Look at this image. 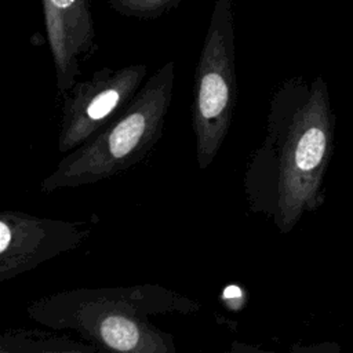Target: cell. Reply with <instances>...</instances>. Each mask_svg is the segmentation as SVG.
<instances>
[{"instance_id": "obj_1", "label": "cell", "mask_w": 353, "mask_h": 353, "mask_svg": "<svg viewBox=\"0 0 353 353\" xmlns=\"http://www.w3.org/2000/svg\"><path fill=\"white\" fill-rule=\"evenodd\" d=\"M331 142L324 88L296 83L280 87L270 99L265 135L251 153L243 192L248 208L288 233L319 201Z\"/></svg>"}, {"instance_id": "obj_2", "label": "cell", "mask_w": 353, "mask_h": 353, "mask_svg": "<svg viewBox=\"0 0 353 353\" xmlns=\"http://www.w3.org/2000/svg\"><path fill=\"white\" fill-rule=\"evenodd\" d=\"M201 305L160 284L77 287L44 295L26 307L30 320L58 331H73L99 350L175 353L174 335L152 317L190 314Z\"/></svg>"}, {"instance_id": "obj_5", "label": "cell", "mask_w": 353, "mask_h": 353, "mask_svg": "<svg viewBox=\"0 0 353 353\" xmlns=\"http://www.w3.org/2000/svg\"><path fill=\"white\" fill-rule=\"evenodd\" d=\"M146 76L145 65L120 69L102 68L84 81H76L62 98L58 137L59 153H69L83 145L134 99Z\"/></svg>"}, {"instance_id": "obj_4", "label": "cell", "mask_w": 353, "mask_h": 353, "mask_svg": "<svg viewBox=\"0 0 353 353\" xmlns=\"http://www.w3.org/2000/svg\"><path fill=\"white\" fill-rule=\"evenodd\" d=\"M237 102L234 34L230 0H218L194 73L192 124L200 170L216 157Z\"/></svg>"}, {"instance_id": "obj_8", "label": "cell", "mask_w": 353, "mask_h": 353, "mask_svg": "<svg viewBox=\"0 0 353 353\" xmlns=\"http://www.w3.org/2000/svg\"><path fill=\"white\" fill-rule=\"evenodd\" d=\"M98 350L97 346L74 341L58 330L11 328L0 335L1 353H94Z\"/></svg>"}, {"instance_id": "obj_7", "label": "cell", "mask_w": 353, "mask_h": 353, "mask_svg": "<svg viewBox=\"0 0 353 353\" xmlns=\"http://www.w3.org/2000/svg\"><path fill=\"white\" fill-rule=\"evenodd\" d=\"M48 41L55 65L58 95L77 81L80 59L92 47V22L85 0H43Z\"/></svg>"}, {"instance_id": "obj_3", "label": "cell", "mask_w": 353, "mask_h": 353, "mask_svg": "<svg viewBox=\"0 0 353 353\" xmlns=\"http://www.w3.org/2000/svg\"><path fill=\"white\" fill-rule=\"evenodd\" d=\"M174 81V62H167L143 83L117 117L65 154L41 181V192L94 185L139 164L163 135Z\"/></svg>"}, {"instance_id": "obj_6", "label": "cell", "mask_w": 353, "mask_h": 353, "mask_svg": "<svg viewBox=\"0 0 353 353\" xmlns=\"http://www.w3.org/2000/svg\"><path fill=\"white\" fill-rule=\"evenodd\" d=\"M91 221L41 218L18 210L0 214V281L28 273L80 247L92 233Z\"/></svg>"}]
</instances>
